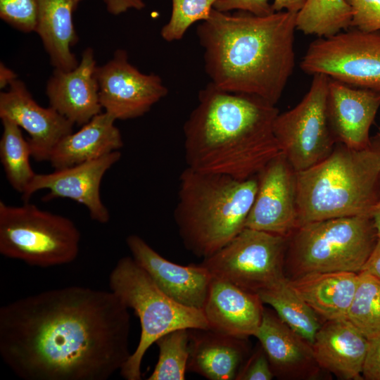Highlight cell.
Returning a JSON list of instances; mask_svg holds the SVG:
<instances>
[{"instance_id":"1","label":"cell","mask_w":380,"mask_h":380,"mask_svg":"<svg viewBox=\"0 0 380 380\" xmlns=\"http://www.w3.org/2000/svg\"><path fill=\"white\" fill-rule=\"evenodd\" d=\"M129 331L113 291L65 286L0 308V355L25 380H107L132 354Z\"/></svg>"},{"instance_id":"20","label":"cell","mask_w":380,"mask_h":380,"mask_svg":"<svg viewBox=\"0 0 380 380\" xmlns=\"http://www.w3.org/2000/svg\"><path fill=\"white\" fill-rule=\"evenodd\" d=\"M311 347L320 367L343 379H360L368 339L347 319L327 321Z\"/></svg>"},{"instance_id":"38","label":"cell","mask_w":380,"mask_h":380,"mask_svg":"<svg viewBox=\"0 0 380 380\" xmlns=\"http://www.w3.org/2000/svg\"><path fill=\"white\" fill-rule=\"evenodd\" d=\"M362 271L367 272L380 280V239H378Z\"/></svg>"},{"instance_id":"13","label":"cell","mask_w":380,"mask_h":380,"mask_svg":"<svg viewBox=\"0 0 380 380\" xmlns=\"http://www.w3.org/2000/svg\"><path fill=\"white\" fill-rule=\"evenodd\" d=\"M246 227L289 237L298 227L296 172L281 152L258 174Z\"/></svg>"},{"instance_id":"18","label":"cell","mask_w":380,"mask_h":380,"mask_svg":"<svg viewBox=\"0 0 380 380\" xmlns=\"http://www.w3.org/2000/svg\"><path fill=\"white\" fill-rule=\"evenodd\" d=\"M94 51L87 48L72 70L55 68L46 85L50 106L72 123L83 125L101 113Z\"/></svg>"},{"instance_id":"29","label":"cell","mask_w":380,"mask_h":380,"mask_svg":"<svg viewBox=\"0 0 380 380\" xmlns=\"http://www.w3.org/2000/svg\"><path fill=\"white\" fill-rule=\"evenodd\" d=\"M346 319L368 339L380 335V280L367 272L358 273L355 292Z\"/></svg>"},{"instance_id":"26","label":"cell","mask_w":380,"mask_h":380,"mask_svg":"<svg viewBox=\"0 0 380 380\" xmlns=\"http://www.w3.org/2000/svg\"><path fill=\"white\" fill-rule=\"evenodd\" d=\"M258 295L295 333L310 345L313 343L321 327L317 315L291 287L287 277Z\"/></svg>"},{"instance_id":"39","label":"cell","mask_w":380,"mask_h":380,"mask_svg":"<svg viewBox=\"0 0 380 380\" xmlns=\"http://www.w3.org/2000/svg\"><path fill=\"white\" fill-rule=\"evenodd\" d=\"M306 0H273L272 8L274 12L286 11L297 13L303 6Z\"/></svg>"},{"instance_id":"16","label":"cell","mask_w":380,"mask_h":380,"mask_svg":"<svg viewBox=\"0 0 380 380\" xmlns=\"http://www.w3.org/2000/svg\"><path fill=\"white\" fill-rule=\"evenodd\" d=\"M126 243L134 260L165 294L182 305L202 310L213 279L206 267L201 263L172 262L139 235H129Z\"/></svg>"},{"instance_id":"30","label":"cell","mask_w":380,"mask_h":380,"mask_svg":"<svg viewBox=\"0 0 380 380\" xmlns=\"http://www.w3.org/2000/svg\"><path fill=\"white\" fill-rule=\"evenodd\" d=\"M158 359L148 380H184L189 355V329H179L160 337L156 343Z\"/></svg>"},{"instance_id":"17","label":"cell","mask_w":380,"mask_h":380,"mask_svg":"<svg viewBox=\"0 0 380 380\" xmlns=\"http://www.w3.org/2000/svg\"><path fill=\"white\" fill-rule=\"evenodd\" d=\"M379 107V91L355 87L330 78L327 113L337 143L355 149L369 146V129Z\"/></svg>"},{"instance_id":"9","label":"cell","mask_w":380,"mask_h":380,"mask_svg":"<svg viewBox=\"0 0 380 380\" xmlns=\"http://www.w3.org/2000/svg\"><path fill=\"white\" fill-rule=\"evenodd\" d=\"M288 237L245 227L201 262L217 277L252 293L284 280Z\"/></svg>"},{"instance_id":"35","label":"cell","mask_w":380,"mask_h":380,"mask_svg":"<svg viewBox=\"0 0 380 380\" xmlns=\"http://www.w3.org/2000/svg\"><path fill=\"white\" fill-rule=\"evenodd\" d=\"M273 0H217L213 8L220 12L232 10L245 11L258 16H265L274 13Z\"/></svg>"},{"instance_id":"3","label":"cell","mask_w":380,"mask_h":380,"mask_svg":"<svg viewBox=\"0 0 380 380\" xmlns=\"http://www.w3.org/2000/svg\"><path fill=\"white\" fill-rule=\"evenodd\" d=\"M278 114L258 96L208 83L184 125L187 167L240 179L257 175L281 153L273 132Z\"/></svg>"},{"instance_id":"19","label":"cell","mask_w":380,"mask_h":380,"mask_svg":"<svg viewBox=\"0 0 380 380\" xmlns=\"http://www.w3.org/2000/svg\"><path fill=\"white\" fill-rule=\"evenodd\" d=\"M202 310L208 329L248 338L256 334L264 307L257 293L213 277Z\"/></svg>"},{"instance_id":"21","label":"cell","mask_w":380,"mask_h":380,"mask_svg":"<svg viewBox=\"0 0 380 380\" xmlns=\"http://www.w3.org/2000/svg\"><path fill=\"white\" fill-rule=\"evenodd\" d=\"M187 372L209 380H236L247 359V338L210 329H189Z\"/></svg>"},{"instance_id":"11","label":"cell","mask_w":380,"mask_h":380,"mask_svg":"<svg viewBox=\"0 0 380 380\" xmlns=\"http://www.w3.org/2000/svg\"><path fill=\"white\" fill-rule=\"evenodd\" d=\"M300 66L308 74L380 91V34L355 30L319 37L310 44Z\"/></svg>"},{"instance_id":"31","label":"cell","mask_w":380,"mask_h":380,"mask_svg":"<svg viewBox=\"0 0 380 380\" xmlns=\"http://www.w3.org/2000/svg\"><path fill=\"white\" fill-rule=\"evenodd\" d=\"M217 0H172L169 21L162 27L160 35L166 42L181 39L194 23L207 20Z\"/></svg>"},{"instance_id":"28","label":"cell","mask_w":380,"mask_h":380,"mask_svg":"<svg viewBox=\"0 0 380 380\" xmlns=\"http://www.w3.org/2000/svg\"><path fill=\"white\" fill-rule=\"evenodd\" d=\"M1 163L11 186L23 194L36 175L30 163V144L18 125L7 118H1Z\"/></svg>"},{"instance_id":"42","label":"cell","mask_w":380,"mask_h":380,"mask_svg":"<svg viewBox=\"0 0 380 380\" xmlns=\"http://www.w3.org/2000/svg\"><path fill=\"white\" fill-rule=\"evenodd\" d=\"M74 4V6H75V8H77L78 4L82 1V0H71Z\"/></svg>"},{"instance_id":"23","label":"cell","mask_w":380,"mask_h":380,"mask_svg":"<svg viewBox=\"0 0 380 380\" xmlns=\"http://www.w3.org/2000/svg\"><path fill=\"white\" fill-rule=\"evenodd\" d=\"M296 292L327 321L346 319L358 280L350 272H311L289 279Z\"/></svg>"},{"instance_id":"40","label":"cell","mask_w":380,"mask_h":380,"mask_svg":"<svg viewBox=\"0 0 380 380\" xmlns=\"http://www.w3.org/2000/svg\"><path fill=\"white\" fill-rule=\"evenodd\" d=\"M17 75L12 70L6 67L3 63L0 64V88L4 89L16 79Z\"/></svg>"},{"instance_id":"22","label":"cell","mask_w":380,"mask_h":380,"mask_svg":"<svg viewBox=\"0 0 380 380\" xmlns=\"http://www.w3.org/2000/svg\"><path fill=\"white\" fill-rule=\"evenodd\" d=\"M115 120L106 112L95 115L80 129L64 137L52 151L49 162L59 170L119 151L123 140Z\"/></svg>"},{"instance_id":"34","label":"cell","mask_w":380,"mask_h":380,"mask_svg":"<svg viewBox=\"0 0 380 380\" xmlns=\"http://www.w3.org/2000/svg\"><path fill=\"white\" fill-rule=\"evenodd\" d=\"M268 357L260 344V347L241 367L236 380H271L274 377Z\"/></svg>"},{"instance_id":"5","label":"cell","mask_w":380,"mask_h":380,"mask_svg":"<svg viewBox=\"0 0 380 380\" xmlns=\"http://www.w3.org/2000/svg\"><path fill=\"white\" fill-rule=\"evenodd\" d=\"M179 184L174 220L184 247L194 255H212L246 227L257 175L240 179L186 167Z\"/></svg>"},{"instance_id":"7","label":"cell","mask_w":380,"mask_h":380,"mask_svg":"<svg viewBox=\"0 0 380 380\" xmlns=\"http://www.w3.org/2000/svg\"><path fill=\"white\" fill-rule=\"evenodd\" d=\"M377 241L372 216L306 223L288 237L285 266L292 269L294 277L311 272L359 273Z\"/></svg>"},{"instance_id":"6","label":"cell","mask_w":380,"mask_h":380,"mask_svg":"<svg viewBox=\"0 0 380 380\" xmlns=\"http://www.w3.org/2000/svg\"><path fill=\"white\" fill-rule=\"evenodd\" d=\"M109 288L132 309L141 324L139 343L120 373L126 380H140L148 349L164 334L179 329H208L202 310L185 306L165 294L132 256L118 260L108 279Z\"/></svg>"},{"instance_id":"14","label":"cell","mask_w":380,"mask_h":380,"mask_svg":"<svg viewBox=\"0 0 380 380\" xmlns=\"http://www.w3.org/2000/svg\"><path fill=\"white\" fill-rule=\"evenodd\" d=\"M121 158L120 151H115L98 158L71 167L55 170L48 174L36 173L22 194L25 202L42 189L49 192L44 201L56 198L72 199L84 205L91 218L101 224L110 220V213L103 203L100 186L105 173Z\"/></svg>"},{"instance_id":"2","label":"cell","mask_w":380,"mask_h":380,"mask_svg":"<svg viewBox=\"0 0 380 380\" xmlns=\"http://www.w3.org/2000/svg\"><path fill=\"white\" fill-rule=\"evenodd\" d=\"M296 17L286 11L258 16L213 8L196 30L210 82L276 105L295 66Z\"/></svg>"},{"instance_id":"32","label":"cell","mask_w":380,"mask_h":380,"mask_svg":"<svg viewBox=\"0 0 380 380\" xmlns=\"http://www.w3.org/2000/svg\"><path fill=\"white\" fill-rule=\"evenodd\" d=\"M37 11L38 0H0V18L23 32L35 31Z\"/></svg>"},{"instance_id":"24","label":"cell","mask_w":380,"mask_h":380,"mask_svg":"<svg viewBox=\"0 0 380 380\" xmlns=\"http://www.w3.org/2000/svg\"><path fill=\"white\" fill-rule=\"evenodd\" d=\"M71 0H38L35 31L55 68L72 70L79 64L70 48L77 41Z\"/></svg>"},{"instance_id":"25","label":"cell","mask_w":380,"mask_h":380,"mask_svg":"<svg viewBox=\"0 0 380 380\" xmlns=\"http://www.w3.org/2000/svg\"><path fill=\"white\" fill-rule=\"evenodd\" d=\"M256 337L270 361L274 375L289 374L315 361L310 343L295 333L277 315L264 308Z\"/></svg>"},{"instance_id":"8","label":"cell","mask_w":380,"mask_h":380,"mask_svg":"<svg viewBox=\"0 0 380 380\" xmlns=\"http://www.w3.org/2000/svg\"><path fill=\"white\" fill-rule=\"evenodd\" d=\"M80 232L69 218L28 201L11 205L0 201V253L30 266L50 267L76 260Z\"/></svg>"},{"instance_id":"10","label":"cell","mask_w":380,"mask_h":380,"mask_svg":"<svg viewBox=\"0 0 380 380\" xmlns=\"http://www.w3.org/2000/svg\"><path fill=\"white\" fill-rule=\"evenodd\" d=\"M330 77L313 75L310 89L292 109L279 113L273 132L280 151L296 172L305 170L326 158L336 143L327 113Z\"/></svg>"},{"instance_id":"15","label":"cell","mask_w":380,"mask_h":380,"mask_svg":"<svg viewBox=\"0 0 380 380\" xmlns=\"http://www.w3.org/2000/svg\"><path fill=\"white\" fill-rule=\"evenodd\" d=\"M0 118L11 120L28 133L31 156L37 162L49 161L55 146L72 132L74 125L52 107L39 106L18 80L0 94Z\"/></svg>"},{"instance_id":"12","label":"cell","mask_w":380,"mask_h":380,"mask_svg":"<svg viewBox=\"0 0 380 380\" xmlns=\"http://www.w3.org/2000/svg\"><path fill=\"white\" fill-rule=\"evenodd\" d=\"M96 77L102 108L115 120L141 117L168 94L160 76L141 72L121 49L105 65L96 66Z\"/></svg>"},{"instance_id":"4","label":"cell","mask_w":380,"mask_h":380,"mask_svg":"<svg viewBox=\"0 0 380 380\" xmlns=\"http://www.w3.org/2000/svg\"><path fill=\"white\" fill-rule=\"evenodd\" d=\"M298 227L323 220L372 216L380 202V138L363 148L338 143L316 165L296 172Z\"/></svg>"},{"instance_id":"41","label":"cell","mask_w":380,"mask_h":380,"mask_svg":"<svg viewBox=\"0 0 380 380\" xmlns=\"http://www.w3.org/2000/svg\"><path fill=\"white\" fill-rule=\"evenodd\" d=\"M372 217L377 233L378 239H380V202L373 211Z\"/></svg>"},{"instance_id":"37","label":"cell","mask_w":380,"mask_h":380,"mask_svg":"<svg viewBox=\"0 0 380 380\" xmlns=\"http://www.w3.org/2000/svg\"><path fill=\"white\" fill-rule=\"evenodd\" d=\"M108 11L119 15L129 9L141 10L145 7L143 0H104Z\"/></svg>"},{"instance_id":"43","label":"cell","mask_w":380,"mask_h":380,"mask_svg":"<svg viewBox=\"0 0 380 380\" xmlns=\"http://www.w3.org/2000/svg\"><path fill=\"white\" fill-rule=\"evenodd\" d=\"M378 137L380 138V126H379V134H378Z\"/></svg>"},{"instance_id":"33","label":"cell","mask_w":380,"mask_h":380,"mask_svg":"<svg viewBox=\"0 0 380 380\" xmlns=\"http://www.w3.org/2000/svg\"><path fill=\"white\" fill-rule=\"evenodd\" d=\"M352 11L351 26L362 32L380 31V0H346Z\"/></svg>"},{"instance_id":"36","label":"cell","mask_w":380,"mask_h":380,"mask_svg":"<svg viewBox=\"0 0 380 380\" xmlns=\"http://www.w3.org/2000/svg\"><path fill=\"white\" fill-rule=\"evenodd\" d=\"M362 376L367 380H380V335L368 340Z\"/></svg>"},{"instance_id":"27","label":"cell","mask_w":380,"mask_h":380,"mask_svg":"<svg viewBox=\"0 0 380 380\" xmlns=\"http://www.w3.org/2000/svg\"><path fill=\"white\" fill-rule=\"evenodd\" d=\"M351 20L346 0H306L296 13V28L305 34L328 37L351 26Z\"/></svg>"}]
</instances>
